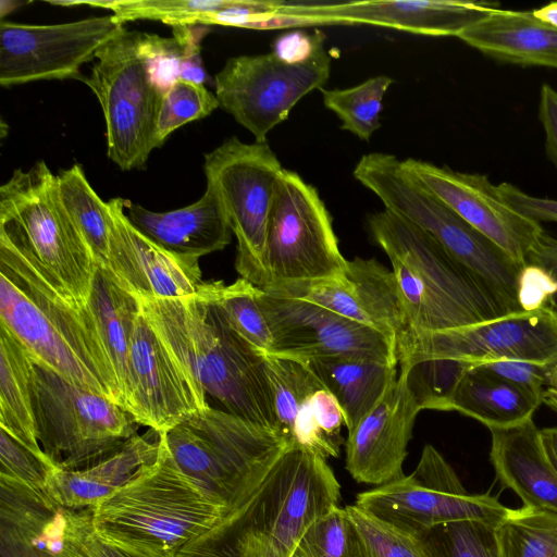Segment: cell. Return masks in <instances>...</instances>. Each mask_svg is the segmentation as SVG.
<instances>
[{"instance_id":"1","label":"cell","mask_w":557,"mask_h":557,"mask_svg":"<svg viewBox=\"0 0 557 557\" xmlns=\"http://www.w3.org/2000/svg\"><path fill=\"white\" fill-rule=\"evenodd\" d=\"M0 324L34 362L123 407L88 305L79 308L71 302L28 249L4 232H0Z\"/></svg>"},{"instance_id":"2","label":"cell","mask_w":557,"mask_h":557,"mask_svg":"<svg viewBox=\"0 0 557 557\" xmlns=\"http://www.w3.org/2000/svg\"><path fill=\"white\" fill-rule=\"evenodd\" d=\"M141 312L203 394L222 410L278 432L264 352L243 338L209 296L137 299Z\"/></svg>"},{"instance_id":"3","label":"cell","mask_w":557,"mask_h":557,"mask_svg":"<svg viewBox=\"0 0 557 557\" xmlns=\"http://www.w3.org/2000/svg\"><path fill=\"white\" fill-rule=\"evenodd\" d=\"M339 499L326 459L290 446L243 502L176 557H293L307 528Z\"/></svg>"},{"instance_id":"4","label":"cell","mask_w":557,"mask_h":557,"mask_svg":"<svg viewBox=\"0 0 557 557\" xmlns=\"http://www.w3.org/2000/svg\"><path fill=\"white\" fill-rule=\"evenodd\" d=\"M90 510L100 540L144 555H177L226 513L182 471L162 435L157 460Z\"/></svg>"},{"instance_id":"5","label":"cell","mask_w":557,"mask_h":557,"mask_svg":"<svg viewBox=\"0 0 557 557\" xmlns=\"http://www.w3.org/2000/svg\"><path fill=\"white\" fill-rule=\"evenodd\" d=\"M160 435L182 471L226 512L290 447L281 434L210 405Z\"/></svg>"},{"instance_id":"6","label":"cell","mask_w":557,"mask_h":557,"mask_svg":"<svg viewBox=\"0 0 557 557\" xmlns=\"http://www.w3.org/2000/svg\"><path fill=\"white\" fill-rule=\"evenodd\" d=\"M354 177L376 195L385 209L433 236L455 259L479 277L510 313H523L517 300L522 265L476 231L437 197L413 182L394 154L372 152L360 158Z\"/></svg>"},{"instance_id":"7","label":"cell","mask_w":557,"mask_h":557,"mask_svg":"<svg viewBox=\"0 0 557 557\" xmlns=\"http://www.w3.org/2000/svg\"><path fill=\"white\" fill-rule=\"evenodd\" d=\"M0 231L21 243L60 292L86 307L98 264L64 211L44 160L17 169L0 187Z\"/></svg>"},{"instance_id":"8","label":"cell","mask_w":557,"mask_h":557,"mask_svg":"<svg viewBox=\"0 0 557 557\" xmlns=\"http://www.w3.org/2000/svg\"><path fill=\"white\" fill-rule=\"evenodd\" d=\"M143 36L123 25L97 51L90 74L81 79L100 103L107 154L123 171L144 169L157 148V119L164 91L152 77Z\"/></svg>"},{"instance_id":"9","label":"cell","mask_w":557,"mask_h":557,"mask_svg":"<svg viewBox=\"0 0 557 557\" xmlns=\"http://www.w3.org/2000/svg\"><path fill=\"white\" fill-rule=\"evenodd\" d=\"M34 367L37 438L55 467L90 468L136 435L140 424L124 407L73 385L41 364L34 362Z\"/></svg>"},{"instance_id":"10","label":"cell","mask_w":557,"mask_h":557,"mask_svg":"<svg viewBox=\"0 0 557 557\" xmlns=\"http://www.w3.org/2000/svg\"><path fill=\"white\" fill-rule=\"evenodd\" d=\"M284 168L267 143L236 136L205 154L207 187L215 194L237 239L235 269L263 289L271 284L265 262L268 223Z\"/></svg>"},{"instance_id":"11","label":"cell","mask_w":557,"mask_h":557,"mask_svg":"<svg viewBox=\"0 0 557 557\" xmlns=\"http://www.w3.org/2000/svg\"><path fill=\"white\" fill-rule=\"evenodd\" d=\"M354 504L418 535L459 521L498 524L510 510L491 495L469 493L450 463L431 444L424 446L410 474L359 493Z\"/></svg>"},{"instance_id":"12","label":"cell","mask_w":557,"mask_h":557,"mask_svg":"<svg viewBox=\"0 0 557 557\" xmlns=\"http://www.w3.org/2000/svg\"><path fill=\"white\" fill-rule=\"evenodd\" d=\"M347 261L315 187L284 169L268 223L265 262L271 284L341 277Z\"/></svg>"},{"instance_id":"13","label":"cell","mask_w":557,"mask_h":557,"mask_svg":"<svg viewBox=\"0 0 557 557\" xmlns=\"http://www.w3.org/2000/svg\"><path fill=\"white\" fill-rule=\"evenodd\" d=\"M331 58L321 46L302 63L290 64L274 52L226 60L214 76L219 107L249 131L257 143L284 122L296 103L313 89L323 88Z\"/></svg>"},{"instance_id":"14","label":"cell","mask_w":557,"mask_h":557,"mask_svg":"<svg viewBox=\"0 0 557 557\" xmlns=\"http://www.w3.org/2000/svg\"><path fill=\"white\" fill-rule=\"evenodd\" d=\"M368 228L387 257L405 263L462 326L515 314L433 236L407 219L384 209L368 216Z\"/></svg>"},{"instance_id":"15","label":"cell","mask_w":557,"mask_h":557,"mask_svg":"<svg viewBox=\"0 0 557 557\" xmlns=\"http://www.w3.org/2000/svg\"><path fill=\"white\" fill-rule=\"evenodd\" d=\"M123 25L113 14L61 24L0 23V85L82 79L81 67Z\"/></svg>"},{"instance_id":"16","label":"cell","mask_w":557,"mask_h":557,"mask_svg":"<svg viewBox=\"0 0 557 557\" xmlns=\"http://www.w3.org/2000/svg\"><path fill=\"white\" fill-rule=\"evenodd\" d=\"M258 302L272 335V355L299 361L347 358L398 364L391 343L370 326L309 301L272 297L262 289Z\"/></svg>"},{"instance_id":"17","label":"cell","mask_w":557,"mask_h":557,"mask_svg":"<svg viewBox=\"0 0 557 557\" xmlns=\"http://www.w3.org/2000/svg\"><path fill=\"white\" fill-rule=\"evenodd\" d=\"M430 359L456 360L470 367L498 360L553 366L557 363V310L547 305L535 312L420 334L411 356L401 362Z\"/></svg>"},{"instance_id":"18","label":"cell","mask_w":557,"mask_h":557,"mask_svg":"<svg viewBox=\"0 0 557 557\" xmlns=\"http://www.w3.org/2000/svg\"><path fill=\"white\" fill-rule=\"evenodd\" d=\"M298 296L383 334L393 346L398 363L411 356L416 335L396 276L376 259L356 257L347 261L341 277L301 283Z\"/></svg>"},{"instance_id":"19","label":"cell","mask_w":557,"mask_h":557,"mask_svg":"<svg viewBox=\"0 0 557 557\" xmlns=\"http://www.w3.org/2000/svg\"><path fill=\"white\" fill-rule=\"evenodd\" d=\"M404 172L437 197L476 231L524 267L527 256L544 233L540 223L515 210L499 195L497 186L481 174L454 171L447 166L408 158Z\"/></svg>"},{"instance_id":"20","label":"cell","mask_w":557,"mask_h":557,"mask_svg":"<svg viewBox=\"0 0 557 557\" xmlns=\"http://www.w3.org/2000/svg\"><path fill=\"white\" fill-rule=\"evenodd\" d=\"M208 406L203 392L160 339L139 307L131 337L126 410L140 425L160 434Z\"/></svg>"},{"instance_id":"21","label":"cell","mask_w":557,"mask_h":557,"mask_svg":"<svg viewBox=\"0 0 557 557\" xmlns=\"http://www.w3.org/2000/svg\"><path fill=\"white\" fill-rule=\"evenodd\" d=\"M110 238L104 269L136 299H168L196 295L203 281L199 260L160 247L127 219L125 199L108 201Z\"/></svg>"},{"instance_id":"22","label":"cell","mask_w":557,"mask_h":557,"mask_svg":"<svg viewBox=\"0 0 557 557\" xmlns=\"http://www.w3.org/2000/svg\"><path fill=\"white\" fill-rule=\"evenodd\" d=\"M496 7L456 0L284 1L280 13L321 25L370 24L418 35L456 36Z\"/></svg>"},{"instance_id":"23","label":"cell","mask_w":557,"mask_h":557,"mask_svg":"<svg viewBox=\"0 0 557 557\" xmlns=\"http://www.w3.org/2000/svg\"><path fill=\"white\" fill-rule=\"evenodd\" d=\"M407 367L374 409L345 441V468L358 483L373 486L401 478L408 444L421 408L408 386Z\"/></svg>"},{"instance_id":"24","label":"cell","mask_w":557,"mask_h":557,"mask_svg":"<svg viewBox=\"0 0 557 557\" xmlns=\"http://www.w3.org/2000/svg\"><path fill=\"white\" fill-rule=\"evenodd\" d=\"M64 523L47 493L0 475V557H70Z\"/></svg>"},{"instance_id":"25","label":"cell","mask_w":557,"mask_h":557,"mask_svg":"<svg viewBox=\"0 0 557 557\" xmlns=\"http://www.w3.org/2000/svg\"><path fill=\"white\" fill-rule=\"evenodd\" d=\"M488 430L490 460L502 485L515 492L524 507L557 515V472L533 418Z\"/></svg>"},{"instance_id":"26","label":"cell","mask_w":557,"mask_h":557,"mask_svg":"<svg viewBox=\"0 0 557 557\" xmlns=\"http://www.w3.org/2000/svg\"><path fill=\"white\" fill-rule=\"evenodd\" d=\"M129 222L145 236L177 256L199 258L224 249L232 231L223 209L209 187L194 203L165 211H150L125 199Z\"/></svg>"},{"instance_id":"27","label":"cell","mask_w":557,"mask_h":557,"mask_svg":"<svg viewBox=\"0 0 557 557\" xmlns=\"http://www.w3.org/2000/svg\"><path fill=\"white\" fill-rule=\"evenodd\" d=\"M458 38L502 62L557 69V28L537 18L533 11L496 8L465 28Z\"/></svg>"},{"instance_id":"28","label":"cell","mask_w":557,"mask_h":557,"mask_svg":"<svg viewBox=\"0 0 557 557\" xmlns=\"http://www.w3.org/2000/svg\"><path fill=\"white\" fill-rule=\"evenodd\" d=\"M542 395L470 367L453 393L449 411L471 417L487 429L510 426L533 418Z\"/></svg>"},{"instance_id":"29","label":"cell","mask_w":557,"mask_h":557,"mask_svg":"<svg viewBox=\"0 0 557 557\" xmlns=\"http://www.w3.org/2000/svg\"><path fill=\"white\" fill-rule=\"evenodd\" d=\"M304 362L335 396L348 433L374 409L398 375L397 366L373 360L322 358Z\"/></svg>"},{"instance_id":"30","label":"cell","mask_w":557,"mask_h":557,"mask_svg":"<svg viewBox=\"0 0 557 557\" xmlns=\"http://www.w3.org/2000/svg\"><path fill=\"white\" fill-rule=\"evenodd\" d=\"M87 305L97 322L126 409L131 337L139 302L121 288L104 269L98 267Z\"/></svg>"},{"instance_id":"31","label":"cell","mask_w":557,"mask_h":557,"mask_svg":"<svg viewBox=\"0 0 557 557\" xmlns=\"http://www.w3.org/2000/svg\"><path fill=\"white\" fill-rule=\"evenodd\" d=\"M34 362L5 326L0 324V429L37 454L33 382Z\"/></svg>"},{"instance_id":"32","label":"cell","mask_w":557,"mask_h":557,"mask_svg":"<svg viewBox=\"0 0 557 557\" xmlns=\"http://www.w3.org/2000/svg\"><path fill=\"white\" fill-rule=\"evenodd\" d=\"M58 194L71 222L90 249L98 267L108 260L110 214L108 201L102 200L89 184L81 164L57 174Z\"/></svg>"},{"instance_id":"33","label":"cell","mask_w":557,"mask_h":557,"mask_svg":"<svg viewBox=\"0 0 557 557\" xmlns=\"http://www.w3.org/2000/svg\"><path fill=\"white\" fill-rule=\"evenodd\" d=\"M345 424L335 396L325 387L310 394L301 403L290 435V446L314 453L324 459L338 457L345 441L341 434Z\"/></svg>"},{"instance_id":"34","label":"cell","mask_w":557,"mask_h":557,"mask_svg":"<svg viewBox=\"0 0 557 557\" xmlns=\"http://www.w3.org/2000/svg\"><path fill=\"white\" fill-rule=\"evenodd\" d=\"M345 508L351 524L348 557H434L421 535L385 522L355 504Z\"/></svg>"},{"instance_id":"35","label":"cell","mask_w":557,"mask_h":557,"mask_svg":"<svg viewBox=\"0 0 557 557\" xmlns=\"http://www.w3.org/2000/svg\"><path fill=\"white\" fill-rule=\"evenodd\" d=\"M502 557H557V515L510 509L496 527Z\"/></svg>"},{"instance_id":"36","label":"cell","mask_w":557,"mask_h":557,"mask_svg":"<svg viewBox=\"0 0 557 557\" xmlns=\"http://www.w3.org/2000/svg\"><path fill=\"white\" fill-rule=\"evenodd\" d=\"M393 83L392 77L379 75L354 87L319 90L325 108L342 121L341 128L367 141L381 127L383 97Z\"/></svg>"},{"instance_id":"37","label":"cell","mask_w":557,"mask_h":557,"mask_svg":"<svg viewBox=\"0 0 557 557\" xmlns=\"http://www.w3.org/2000/svg\"><path fill=\"white\" fill-rule=\"evenodd\" d=\"M280 434L290 446V435L301 403L324 386L312 370L296 359L264 354Z\"/></svg>"},{"instance_id":"38","label":"cell","mask_w":557,"mask_h":557,"mask_svg":"<svg viewBox=\"0 0 557 557\" xmlns=\"http://www.w3.org/2000/svg\"><path fill=\"white\" fill-rule=\"evenodd\" d=\"M206 288L231 326L253 347L270 354L272 335L258 302L261 288L242 277L230 285L206 282Z\"/></svg>"},{"instance_id":"39","label":"cell","mask_w":557,"mask_h":557,"mask_svg":"<svg viewBox=\"0 0 557 557\" xmlns=\"http://www.w3.org/2000/svg\"><path fill=\"white\" fill-rule=\"evenodd\" d=\"M219 107L215 94L202 83L177 77L164 90L157 119L156 147L181 126L210 115Z\"/></svg>"},{"instance_id":"40","label":"cell","mask_w":557,"mask_h":557,"mask_svg":"<svg viewBox=\"0 0 557 557\" xmlns=\"http://www.w3.org/2000/svg\"><path fill=\"white\" fill-rule=\"evenodd\" d=\"M496 527L484 521H459L421 536L434 557H502Z\"/></svg>"},{"instance_id":"41","label":"cell","mask_w":557,"mask_h":557,"mask_svg":"<svg viewBox=\"0 0 557 557\" xmlns=\"http://www.w3.org/2000/svg\"><path fill=\"white\" fill-rule=\"evenodd\" d=\"M407 367L408 386L421 410L449 411L453 393L470 364L448 359L401 362Z\"/></svg>"},{"instance_id":"42","label":"cell","mask_w":557,"mask_h":557,"mask_svg":"<svg viewBox=\"0 0 557 557\" xmlns=\"http://www.w3.org/2000/svg\"><path fill=\"white\" fill-rule=\"evenodd\" d=\"M350 536L346 508L335 505L307 528L293 557H348Z\"/></svg>"},{"instance_id":"43","label":"cell","mask_w":557,"mask_h":557,"mask_svg":"<svg viewBox=\"0 0 557 557\" xmlns=\"http://www.w3.org/2000/svg\"><path fill=\"white\" fill-rule=\"evenodd\" d=\"M63 513L64 546L70 557H176L169 554H137L107 544L94 530L90 508H63Z\"/></svg>"},{"instance_id":"44","label":"cell","mask_w":557,"mask_h":557,"mask_svg":"<svg viewBox=\"0 0 557 557\" xmlns=\"http://www.w3.org/2000/svg\"><path fill=\"white\" fill-rule=\"evenodd\" d=\"M55 466L46 454H37L0 429V475L15 479L45 492Z\"/></svg>"},{"instance_id":"45","label":"cell","mask_w":557,"mask_h":557,"mask_svg":"<svg viewBox=\"0 0 557 557\" xmlns=\"http://www.w3.org/2000/svg\"><path fill=\"white\" fill-rule=\"evenodd\" d=\"M557 294V282L542 268L525 264L518 277L517 300L523 312H535Z\"/></svg>"},{"instance_id":"46","label":"cell","mask_w":557,"mask_h":557,"mask_svg":"<svg viewBox=\"0 0 557 557\" xmlns=\"http://www.w3.org/2000/svg\"><path fill=\"white\" fill-rule=\"evenodd\" d=\"M472 367H478L519 386L543 393L552 366L522 360H498Z\"/></svg>"},{"instance_id":"47","label":"cell","mask_w":557,"mask_h":557,"mask_svg":"<svg viewBox=\"0 0 557 557\" xmlns=\"http://www.w3.org/2000/svg\"><path fill=\"white\" fill-rule=\"evenodd\" d=\"M499 195L515 210L537 223L557 222V200L530 196L509 183L497 185Z\"/></svg>"},{"instance_id":"48","label":"cell","mask_w":557,"mask_h":557,"mask_svg":"<svg viewBox=\"0 0 557 557\" xmlns=\"http://www.w3.org/2000/svg\"><path fill=\"white\" fill-rule=\"evenodd\" d=\"M325 36L321 30L308 34L294 30L283 34L273 45V51L284 62L296 64L309 60L324 45Z\"/></svg>"},{"instance_id":"49","label":"cell","mask_w":557,"mask_h":557,"mask_svg":"<svg viewBox=\"0 0 557 557\" xmlns=\"http://www.w3.org/2000/svg\"><path fill=\"white\" fill-rule=\"evenodd\" d=\"M539 119L545 133L546 153L557 166V90L548 84H543L540 91Z\"/></svg>"},{"instance_id":"50","label":"cell","mask_w":557,"mask_h":557,"mask_svg":"<svg viewBox=\"0 0 557 557\" xmlns=\"http://www.w3.org/2000/svg\"><path fill=\"white\" fill-rule=\"evenodd\" d=\"M527 264L542 268L557 282V239L543 233L530 249Z\"/></svg>"},{"instance_id":"51","label":"cell","mask_w":557,"mask_h":557,"mask_svg":"<svg viewBox=\"0 0 557 557\" xmlns=\"http://www.w3.org/2000/svg\"><path fill=\"white\" fill-rule=\"evenodd\" d=\"M320 22L297 15H289L284 13H273L264 16L263 18L252 23L249 28L252 29H280L289 27H304V26H319Z\"/></svg>"},{"instance_id":"52","label":"cell","mask_w":557,"mask_h":557,"mask_svg":"<svg viewBox=\"0 0 557 557\" xmlns=\"http://www.w3.org/2000/svg\"><path fill=\"white\" fill-rule=\"evenodd\" d=\"M541 437L546 455L557 472V426L542 429Z\"/></svg>"},{"instance_id":"53","label":"cell","mask_w":557,"mask_h":557,"mask_svg":"<svg viewBox=\"0 0 557 557\" xmlns=\"http://www.w3.org/2000/svg\"><path fill=\"white\" fill-rule=\"evenodd\" d=\"M533 13L541 21L557 28V2L539 8Z\"/></svg>"}]
</instances>
